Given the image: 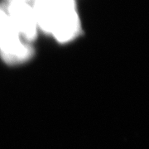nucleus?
<instances>
[{
	"mask_svg": "<svg viewBox=\"0 0 149 149\" xmlns=\"http://www.w3.org/2000/svg\"><path fill=\"white\" fill-rule=\"evenodd\" d=\"M34 55L32 47L22 42L20 34L3 6H0V56L8 65L22 64Z\"/></svg>",
	"mask_w": 149,
	"mask_h": 149,
	"instance_id": "obj_1",
	"label": "nucleus"
},
{
	"mask_svg": "<svg viewBox=\"0 0 149 149\" xmlns=\"http://www.w3.org/2000/svg\"><path fill=\"white\" fill-rule=\"evenodd\" d=\"M80 33L81 25L75 0H53L50 34L60 43H67Z\"/></svg>",
	"mask_w": 149,
	"mask_h": 149,
	"instance_id": "obj_2",
	"label": "nucleus"
},
{
	"mask_svg": "<svg viewBox=\"0 0 149 149\" xmlns=\"http://www.w3.org/2000/svg\"><path fill=\"white\" fill-rule=\"evenodd\" d=\"M4 9L20 36L32 42L37 36V23L32 7L28 3L13 1L4 4Z\"/></svg>",
	"mask_w": 149,
	"mask_h": 149,
	"instance_id": "obj_3",
	"label": "nucleus"
},
{
	"mask_svg": "<svg viewBox=\"0 0 149 149\" xmlns=\"http://www.w3.org/2000/svg\"><path fill=\"white\" fill-rule=\"evenodd\" d=\"M13 1H19V2H24V3H28V2H30L31 0H5V4H6V3H8L13 2Z\"/></svg>",
	"mask_w": 149,
	"mask_h": 149,
	"instance_id": "obj_4",
	"label": "nucleus"
}]
</instances>
